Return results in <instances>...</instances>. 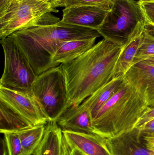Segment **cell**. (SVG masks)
I'll return each mask as SVG.
<instances>
[{
    "mask_svg": "<svg viewBox=\"0 0 154 155\" xmlns=\"http://www.w3.org/2000/svg\"><path fill=\"white\" fill-rule=\"evenodd\" d=\"M121 48L104 38L78 58L61 64L67 83L69 107L79 105L113 78Z\"/></svg>",
    "mask_w": 154,
    "mask_h": 155,
    "instance_id": "6da1fadb",
    "label": "cell"
},
{
    "mask_svg": "<svg viewBox=\"0 0 154 155\" xmlns=\"http://www.w3.org/2000/svg\"><path fill=\"white\" fill-rule=\"evenodd\" d=\"M11 35L26 54L36 76L56 67L52 58L63 43L101 36L96 30L61 21L52 25L18 31Z\"/></svg>",
    "mask_w": 154,
    "mask_h": 155,
    "instance_id": "7a4b0ae2",
    "label": "cell"
},
{
    "mask_svg": "<svg viewBox=\"0 0 154 155\" xmlns=\"http://www.w3.org/2000/svg\"><path fill=\"white\" fill-rule=\"evenodd\" d=\"M151 109L124 79L92 120V124L96 134L107 140L115 139L135 129L139 119Z\"/></svg>",
    "mask_w": 154,
    "mask_h": 155,
    "instance_id": "3957f363",
    "label": "cell"
},
{
    "mask_svg": "<svg viewBox=\"0 0 154 155\" xmlns=\"http://www.w3.org/2000/svg\"><path fill=\"white\" fill-rule=\"evenodd\" d=\"M58 10L39 0H0V39L15 32L60 21L52 13Z\"/></svg>",
    "mask_w": 154,
    "mask_h": 155,
    "instance_id": "277c9868",
    "label": "cell"
},
{
    "mask_svg": "<svg viewBox=\"0 0 154 155\" xmlns=\"http://www.w3.org/2000/svg\"><path fill=\"white\" fill-rule=\"evenodd\" d=\"M112 2L97 31L104 39L122 47L133 35L143 31L147 24L139 1L112 0Z\"/></svg>",
    "mask_w": 154,
    "mask_h": 155,
    "instance_id": "5b68a950",
    "label": "cell"
},
{
    "mask_svg": "<svg viewBox=\"0 0 154 155\" xmlns=\"http://www.w3.org/2000/svg\"><path fill=\"white\" fill-rule=\"evenodd\" d=\"M49 122H57L69 107L66 78L61 65L36 76L31 88Z\"/></svg>",
    "mask_w": 154,
    "mask_h": 155,
    "instance_id": "8992f818",
    "label": "cell"
},
{
    "mask_svg": "<svg viewBox=\"0 0 154 155\" xmlns=\"http://www.w3.org/2000/svg\"><path fill=\"white\" fill-rule=\"evenodd\" d=\"M0 42L5 57L0 86L31 94L32 87L37 76L26 54L12 35L1 40Z\"/></svg>",
    "mask_w": 154,
    "mask_h": 155,
    "instance_id": "52a82bcc",
    "label": "cell"
},
{
    "mask_svg": "<svg viewBox=\"0 0 154 155\" xmlns=\"http://www.w3.org/2000/svg\"><path fill=\"white\" fill-rule=\"evenodd\" d=\"M0 102L33 126L49 122L39 102L30 93L0 86Z\"/></svg>",
    "mask_w": 154,
    "mask_h": 155,
    "instance_id": "ba28073f",
    "label": "cell"
},
{
    "mask_svg": "<svg viewBox=\"0 0 154 155\" xmlns=\"http://www.w3.org/2000/svg\"><path fill=\"white\" fill-rule=\"evenodd\" d=\"M110 2L100 5L73 6L63 9L61 21L71 25L96 30L111 9Z\"/></svg>",
    "mask_w": 154,
    "mask_h": 155,
    "instance_id": "9c48e42d",
    "label": "cell"
},
{
    "mask_svg": "<svg viewBox=\"0 0 154 155\" xmlns=\"http://www.w3.org/2000/svg\"><path fill=\"white\" fill-rule=\"evenodd\" d=\"M124 79L137 91L148 107L154 108V65L144 61L134 64Z\"/></svg>",
    "mask_w": 154,
    "mask_h": 155,
    "instance_id": "30bf717a",
    "label": "cell"
},
{
    "mask_svg": "<svg viewBox=\"0 0 154 155\" xmlns=\"http://www.w3.org/2000/svg\"><path fill=\"white\" fill-rule=\"evenodd\" d=\"M69 148H76L86 155H113L106 139L95 134L62 130Z\"/></svg>",
    "mask_w": 154,
    "mask_h": 155,
    "instance_id": "8fae6325",
    "label": "cell"
},
{
    "mask_svg": "<svg viewBox=\"0 0 154 155\" xmlns=\"http://www.w3.org/2000/svg\"><path fill=\"white\" fill-rule=\"evenodd\" d=\"M57 123L62 130L96 134L90 110L83 103L68 107Z\"/></svg>",
    "mask_w": 154,
    "mask_h": 155,
    "instance_id": "7c38bea8",
    "label": "cell"
},
{
    "mask_svg": "<svg viewBox=\"0 0 154 155\" xmlns=\"http://www.w3.org/2000/svg\"><path fill=\"white\" fill-rule=\"evenodd\" d=\"M69 147L57 122H48L44 136L33 155H68Z\"/></svg>",
    "mask_w": 154,
    "mask_h": 155,
    "instance_id": "4fadbf2b",
    "label": "cell"
},
{
    "mask_svg": "<svg viewBox=\"0 0 154 155\" xmlns=\"http://www.w3.org/2000/svg\"><path fill=\"white\" fill-rule=\"evenodd\" d=\"M141 136L137 129L117 138L107 140V143L112 154L116 155H154L140 141Z\"/></svg>",
    "mask_w": 154,
    "mask_h": 155,
    "instance_id": "5bb4252c",
    "label": "cell"
},
{
    "mask_svg": "<svg viewBox=\"0 0 154 155\" xmlns=\"http://www.w3.org/2000/svg\"><path fill=\"white\" fill-rule=\"evenodd\" d=\"M97 38L68 41L62 44L52 58L56 67L74 61L95 45Z\"/></svg>",
    "mask_w": 154,
    "mask_h": 155,
    "instance_id": "9a60e30c",
    "label": "cell"
},
{
    "mask_svg": "<svg viewBox=\"0 0 154 155\" xmlns=\"http://www.w3.org/2000/svg\"><path fill=\"white\" fill-rule=\"evenodd\" d=\"M144 31L133 35L122 46L120 56L114 69L113 78L124 76L134 65L135 58L142 44Z\"/></svg>",
    "mask_w": 154,
    "mask_h": 155,
    "instance_id": "2e32d148",
    "label": "cell"
},
{
    "mask_svg": "<svg viewBox=\"0 0 154 155\" xmlns=\"http://www.w3.org/2000/svg\"><path fill=\"white\" fill-rule=\"evenodd\" d=\"M124 79V76L113 78L109 82L82 102L89 108L92 120L95 118L102 107L117 91Z\"/></svg>",
    "mask_w": 154,
    "mask_h": 155,
    "instance_id": "e0dca14e",
    "label": "cell"
},
{
    "mask_svg": "<svg viewBox=\"0 0 154 155\" xmlns=\"http://www.w3.org/2000/svg\"><path fill=\"white\" fill-rule=\"evenodd\" d=\"M45 125L35 126L17 132L20 139L24 155L33 154L44 136Z\"/></svg>",
    "mask_w": 154,
    "mask_h": 155,
    "instance_id": "ac0fdd59",
    "label": "cell"
},
{
    "mask_svg": "<svg viewBox=\"0 0 154 155\" xmlns=\"http://www.w3.org/2000/svg\"><path fill=\"white\" fill-rule=\"evenodd\" d=\"M153 57H154V35L145 28L143 34L142 44L135 58L134 65Z\"/></svg>",
    "mask_w": 154,
    "mask_h": 155,
    "instance_id": "d6986e66",
    "label": "cell"
},
{
    "mask_svg": "<svg viewBox=\"0 0 154 155\" xmlns=\"http://www.w3.org/2000/svg\"><path fill=\"white\" fill-rule=\"evenodd\" d=\"M3 134L8 155H24L20 139L17 132L5 133Z\"/></svg>",
    "mask_w": 154,
    "mask_h": 155,
    "instance_id": "ffe728a7",
    "label": "cell"
},
{
    "mask_svg": "<svg viewBox=\"0 0 154 155\" xmlns=\"http://www.w3.org/2000/svg\"><path fill=\"white\" fill-rule=\"evenodd\" d=\"M111 1V0H57L53 4V6L55 8H68L73 6L100 5L106 4Z\"/></svg>",
    "mask_w": 154,
    "mask_h": 155,
    "instance_id": "44dd1931",
    "label": "cell"
},
{
    "mask_svg": "<svg viewBox=\"0 0 154 155\" xmlns=\"http://www.w3.org/2000/svg\"><path fill=\"white\" fill-rule=\"evenodd\" d=\"M141 8L145 17L146 24L154 27V2L140 0Z\"/></svg>",
    "mask_w": 154,
    "mask_h": 155,
    "instance_id": "7402d4cb",
    "label": "cell"
},
{
    "mask_svg": "<svg viewBox=\"0 0 154 155\" xmlns=\"http://www.w3.org/2000/svg\"><path fill=\"white\" fill-rule=\"evenodd\" d=\"M137 129L141 135L154 134V119Z\"/></svg>",
    "mask_w": 154,
    "mask_h": 155,
    "instance_id": "603a6c76",
    "label": "cell"
},
{
    "mask_svg": "<svg viewBox=\"0 0 154 155\" xmlns=\"http://www.w3.org/2000/svg\"><path fill=\"white\" fill-rule=\"evenodd\" d=\"M154 119V108L150 109L146 113L139 119L136 126L135 128H139L148 122Z\"/></svg>",
    "mask_w": 154,
    "mask_h": 155,
    "instance_id": "cb8c5ba5",
    "label": "cell"
},
{
    "mask_svg": "<svg viewBox=\"0 0 154 155\" xmlns=\"http://www.w3.org/2000/svg\"><path fill=\"white\" fill-rule=\"evenodd\" d=\"M140 136L143 137V142L146 147L154 152V134Z\"/></svg>",
    "mask_w": 154,
    "mask_h": 155,
    "instance_id": "d4e9b609",
    "label": "cell"
},
{
    "mask_svg": "<svg viewBox=\"0 0 154 155\" xmlns=\"http://www.w3.org/2000/svg\"><path fill=\"white\" fill-rule=\"evenodd\" d=\"M0 155H8L7 146L4 138L1 139Z\"/></svg>",
    "mask_w": 154,
    "mask_h": 155,
    "instance_id": "484cf974",
    "label": "cell"
},
{
    "mask_svg": "<svg viewBox=\"0 0 154 155\" xmlns=\"http://www.w3.org/2000/svg\"><path fill=\"white\" fill-rule=\"evenodd\" d=\"M68 155H86L82 152L76 148H69Z\"/></svg>",
    "mask_w": 154,
    "mask_h": 155,
    "instance_id": "4316f807",
    "label": "cell"
},
{
    "mask_svg": "<svg viewBox=\"0 0 154 155\" xmlns=\"http://www.w3.org/2000/svg\"><path fill=\"white\" fill-rule=\"evenodd\" d=\"M145 61L149 63L154 65V57L150 58V59H148V60Z\"/></svg>",
    "mask_w": 154,
    "mask_h": 155,
    "instance_id": "83f0119b",
    "label": "cell"
},
{
    "mask_svg": "<svg viewBox=\"0 0 154 155\" xmlns=\"http://www.w3.org/2000/svg\"><path fill=\"white\" fill-rule=\"evenodd\" d=\"M39 1L46 2L49 3L51 4H52L53 5V4L57 1V0H39Z\"/></svg>",
    "mask_w": 154,
    "mask_h": 155,
    "instance_id": "f1b7e54d",
    "label": "cell"
},
{
    "mask_svg": "<svg viewBox=\"0 0 154 155\" xmlns=\"http://www.w3.org/2000/svg\"><path fill=\"white\" fill-rule=\"evenodd\" d=\"M143 1H147V2H154V0H143Z\"/></svg>",
    "mask_w": 154,
    "mask_h": 155,
    "instance_id": "f546056e",
    "label": "cell"
},
{
    "mask_svg": "<svg viewBox=\"0 0 154 155\" xmlns=\"http://www.w3.org/2000/svg\"></svg>",
    "mask_w": 154,
    "mask_h": 155,
    "instance_id": "4dcf8cb0",
    "label": "cell"
}]
</instances>
